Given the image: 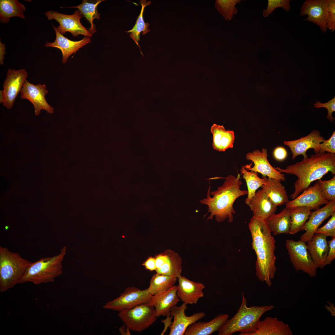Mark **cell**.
<instances>
[{"instance_id":"6da1fadb","label":"cell","mask_w":335,"mask_h":335,"mask_svg":"<svg viewBox=\"0 0 335 335\" xmlns=\"http://www.w3.org/2000/svg\"><path fill=\"white\" fill-rule=\"evenodd\" d=\"M252 239V247L257 256L256 274L261 282L268 287L272 285L276 271L275 251L276 241L266 220L252 217L248 223Z\"/></svg>"},{"instance_id":"7a4b0ae2","label":"cell","mask_w":335,"mask_h":335,"mask_svg":"<svg viewBox=\"0 0 335 335\" xmlns=\"http://www.w3.org/2000/svg\"><path fill=\"white\" fill-rule=\"evenodd\" d=\"M281 173L296 176L297 179L294 184V191L290 198L294 199L301 193L309 186L313 181L321 178L328 172L335 174V154L326 152H319L313 154L310 157L295 164L288 166L285 168H275Z\"/></svg>"},{"instance_id":"3957f363","label":"cell","mask_w":335,"mask_h":335,"mask_svg":"<svg viewBox=\"0 0 335 335\" xmlns=\"http://www.w3.org/2000/svg\"><path fill=\"white\" fill-rule=\"evenodd\" d=\"M223 178L226 180L216 190L210 192L209 185L207 198L200 200V202L208 206V211L206 215L210 213L207 220H212L215 216L218 222H223L228 219L231 223L236 213L233 207L234 202L238 198L248 194V191L240 189L242 182L239 174L236 177L230 175Z\"/></svg>"},{"instance_id":"277c9868","label":"cell","mask_w":335,"mask_h":335,"mask_svg":"<svg viewBox=\"0 0 335 335\" xmlns=\"http://www.w3.org/2000/svg\"><path fill=\"white\" fill-rule=\"evenodd\" d=\"M274 307L273 305L248 307L246 299L242 292V301L237 312L220 328L218 335H232L236 332H240V334L253 332L257 329L262 315Z\"/></svg>"},{"instance_id":"5b68a950","label":"cell","mask_w":335,"mask_h":335,"mask_svg":"<svg viewBox=\"0 0 335 335\" xmlns=\"http://www.w3.org/2000/svg\"><path fill=\"white\" fill-rule=\"evenodd\" d=\"M32 262L7 247H0V290L5 292L19 284Z\"/></svg>"},{"instance_id":"8992f818","label":"cell","mask_w":335,"mask_h":335,"mask_svg":"<svg viewBox=\"0 0 335 335\" xmlns=\"http://www.w3.org/2000/svg\"><path fill=\"white\" fill-rule=\"evenodd\" d=\"M66 247L52 257L40 258L33 263L26 271L19 284L31 282L35 285L54 282L62 273V262L66 254Z\"/></svg>"},{"instance_id":"52a82bcc","label":"cell","mask_w":335,"mask_h":335,"mask_svg":"<svg viewBox=\"0 0 335 335\" xmlns=\"http://www.w3.org/2000/svg\"><path fill=\"white\" fill-rule=\"evenodd\" d=\"M118 316L129 330L139 332L149 327L157 318L154 308L147 302L122 310Z\"/></svg>"},{"instance_id":"ba28073f","label":"cell","mask_w":335,"mask_h":335,"mask_svg":"<svg viewBox=\"0 0 335 335\" xmlns=\"http://www.w3.org/2000/svg\"><path fill=\"white\" fill-rule=\"evenodd\" d=\"M285 246L291 261L297 271L302 270L311 277L316 276L317 268L308 251L306 242L287 239Z\"/></svg>"},{"instance_id":"9c48e42d","label":"cell","mask_w":335,"mask_h":335,"mask_svg":"<svg viewBox=\"0 0 335 335\" xmlns=\"http://www.w3.org/2000/svg\"><path fill=\"white\" fill-rule=\"evenodd\" d=\"M152 295L148 288L141 290L134 287H128L118 297L108 302L103 306L104 308L120 311L148 302Z\"/></svg>"},{"instance_id":"30bf717a","label":"cell","mask_w":335,"mask_h":335,"mask_svg":"<svg viewBox=\"0 0 335 335\" xmlns=\"http://www.w3.org/2000/svg\"><path fill=\"white\" fill-rule=\"evenodd\" d=\"M45 15L48 20L54 19L59 23V25L56 29L63 35L66 32H69L74 37L80 35L90 38L92 36L87 29L81 23L80 20L82 15L78 10H76L71 15L63 14L52 10L46 11Z\"/></svg>"},{"instance_id":"8fae6325","label":"cell","mask_w":335,"mask_h":335,"mask_svg":"<svg viewBox=\"0 0 335 335\" xmlns=\"http://www.w3.org/2000/svg\"><path fill=\"white\" fill-rule=\"evenodd\" d=\"M45 84H33L26 80L20 90V97L22 99L29 100L33 105L35 115L38 116L41 110H46L52 114L54 109L47 102L45 96L48 93Z\"/></svg>"},{"instance_id":"7c38bea8","label":"cell","mask_w":335,"mask_h":335,"mask_svg":"<svg viewBox=\"0 0 335 335\" xmlns=\"http://www.w3.org/2000/svg\"><path fill=\"white\" fill-rule=\"evenodd\" d=\"M28 76V73L24 69L17 70L8 69L3 84L5 97L3 105L7 109H10L13 107Z\"/></svg>"},{"instance_id":"4fadbf2b","label":"cell","mask_w":335,"mask_h":335,"mask_svg":"<svg viewBox=\"0 0 335 335\" xmlns=\"http://www.w3.org/2000/svg\"><path fill=\"white\" fill-rule=\"evenodd\" d=\"M329 201L324 194L319 183L317 181L312 186L306 188L299 195L285 204L286 207L291 209L298 207H306L311 210H317L321 205Z\"/></svg>"},{"instance_id":"5bb4252c","label":"cell","mask_w":335,"mask_h":335,"mask_svg":"<svg viewBox=\"0 0 335 335\" xmlns=\"http://www.w3.org/2000/svg\"><path fill=\"white\" fill-rule=\"evenodd\" d=\"M267 156V150L265 148L262 149L261 151L255 150L252 153H248L246 155V159L253 162L254 165L251 167V164H248L244 167L247 170L259 172L263 176H268L280 181H285L284 174L276 170L270 164L268 160Z\"/></svg>"},{"instance_id":"9a60e30c","label":"cell","mask_w":335,"mask_h":335,"mask_svg":"<svg viewBox=\"0 0 335 335\" xmlns=\"http://www.w3.org/2000/svg\"><path fill=\"white\" fill-rule=\"evenodd\" d=\"M328 0H306L300 9V16L307 15L304 20L316 24L324 33L327 30Z\"/></svg>"},{"instance_id":"2e32d148","label":"cell","mask_w":335,"mask_h":335,"mask_svg":"<svg viewBox=\"0 0 335 335\" xmlns=\"http://www.w3.org/2000/svg\"><path fill=\"white\" fill-rule=\"evenodd\" d=\"M324 140L319 132L315 130L306 136L295 140L284 141V144L290 148L293 159L300 155L306 158L308 156L306 152L309 149H313L315 154L320 152V144Z\"/></svg>"},{"instance_id":"e0dca14e","label":"cell","mask_w":335,"mask_h":335,"mask_svg":"<svg viewBox=\"0 0 335 335\" xmlns=\"http://www.w3.org/2000/svg\"><path fill=\"white\" fill-rule=\"evenodd\" d=\"M187 309V304L184 302L180 306H175L171 308L170 315L174 320L170 327L169 335H184L190 325L205 316L204 312H200L187 316L185 313Z\"/></svg>"},{"instance_id":"ac0fdd59","label":"cell","mask_w":335,"mask_h":335,"mask_svg":"<svg viewBox=\"0 0 335 335\" xmlns=\"http://www.w3.org/2000/svg\"><path fill=\"white\" fill-rule=\"evenodd\" d=\"M177 286L152 295L148 303L154 308L157 317L170 315L171 308L180 301L177 294Z\"/></svg>"},{"instance_id":"d6986e66","label":"cell","mask_w":335,"mask_h":335,"mask_svg":"<svg viewBox=\"0 0 335 335\" xmlns=\"http://www.w3.org/2000/svg\"><path fill=\"white\" fill-rule=\"evenodd\" d=\"M335 211V200L329 201L321 208L311 212L302 230L306 232L300 237V240L306 242L315 233L322 223Z\"/></svg>"},{"instance_id":"ffe728a7","label":"cell","mask_w":335,"mask_h":335,"mask_svg":"<svg viewBox=\"0 0 335 335\" xmlns=\"http://www.w3.org/2000/svg\"><path fill=\"white\" fill-rule=\"evenodd\" d=\"M177 294L183 302L188 304H196L199 299L203 297L204 285L191 280L185 276L177 278Z\"/></svg>"},{"instance_id":"44dd1931","label":"cell","mask_w":335,"mask_h":335,"mask_svg":"<svg viewBox=\"0 0 335 335\" xmlns=\"http://www.w3.org/2000/svg\"><path fill=\"white\" fill-rule=\"evenodd\" d=\"M53 27L56 32V39L53 42H46L44 46L46 47H55L60 49L62 52V61L64 64L67 62L71 55L91 41L90 37H86L79 41L71 40L61 34L55 27Z\"/></svg>"},{"instance_id":"7402d4cb","label":"cell","mask_w":335,"mask_h":335,"mask_svg":"<svg viewBox=\"0 0 335 335\" xmlns=\"http://www.w3.org/2000/svg\"><path fill=\"white\" fill-rule=\"evenodd\" d=\"M327 237L322 233H315L306 242L308 251L317 268L324 267L329 249Z\"/></svg>"},{"instance_id":"603a6c76","label":"cell","mask_w":335,"mask_h":335,"mask_svg":"<svg viewBox=\"0 0 335 335\" xmlns=\"http://www.w3.org/2000/svg\"><path fill=\"white\" fill-rule=\"evenodd\" d=\"M248 205L253 217L265 220L275 213L277 207L262 189L256 192Z\"/></svg>"},{"instance_id":"cb8c5ba5","label":"cell","mask_w":335,"mask_h":335,"mask_svg":"<svg viewBox=\"0 0 335 335\" xmlns=\"http://www.w3.org/2000/svg\"><path fill=\"white\" fill-rule=\"evenodd\" d=\"M239 335H292L289 325L276 317H267L260 321L254 331Z\"/></svg>"},{"instance_id":"d4e9b609","label":"cell","mask_w":335,"mask_h":335,"mask_svg":"<svg viewBox=\"0 0 335 335\" xmlns=\"http://www.w3.org/2000/svg\"><path fill=\"white\" fill-rule=\"evenodd\" d=\"M229 317L227 314H220L209 321L196 322L187 328L184 335H211L218 331Z\"/></svg>"},{"instance_id":"484cf974","label":"cell","mask_w":335,"mask_h":335,"mask_svg":"<svg viewBox=\"0 0 335 335\" xmlns=\"http://www.w3.org/2000/svg\"><path fill=\"white\" fill-rule=\"evenodd\" d=\"M211 131L213 135L212 145L214 149L225 151L233 147L234 140L233 131L226 130L223 126L214 124L211 127Z\"/></svg>"},{"instance_id":"4316f807","label":"cell","mask_w":335,"mask_h":335,"mask_svg":"<svg viewBox=\"0 0 335 335\" xmlns=\"http://www.w3.org/2000/svg\"><path fill=\"white\" fill-rule=\"evenodd\" d=\"M279 181L267 177L262 189L277 206L283 205L289 201L284 187Z\"/></svg>"},{"instance_id":"83f0119b","label":"cell","mask_w":335,"mask_h":335,"mask_svg":"<svg viewBox=\"0 0 335 335\" xmlns=\"http://www.w3.org/2000/svg\"><path fill=\"white\" fill-rule=\"evenodd\" d=\"M266 220L274 235L289 234L291 227L290 209L286 207L280 212L274 213Z\"/></svg>"},{"instance_id":"f1b7e54d","label":"cell","mask_w":335,"mask_h":335,"mask_svg":"<svg viewBox=\"0 0 335 335\" xmlns=\"http://www.w3.org/2000/svg\"><path fill=\"white\" fill-rule=\"evenodd\" d=\"M26 9L25 5L17 0H0V21L8 23L10 18L13 17L25 19L23 12Z\"/></svg>"},{"instance_id":"f546056e","label":"cell","mask_w":335,"mask_h":335,"mask_svg":"<svg viewBox=\"0 0 335 335\" xmlns=\"http://www.w3.org/2000/svg\"><path fill=\"white\" fill-rule=\"evenodd\" d=\"M167 259L165 263L158 270L157 273L173 276L177 278L181 276L182 259L179 254L174 251L168 249L165 251Z\"/></svg>"},{"instance_id":"4dcf8cb0","label":"cell","mask_w":335,"mask_h":335,"mask_svg":"<svg viewBox=\"0 0 335 335\" xmlns=\"http://www.w3.org/2000/svg\"><path fill=\"white\" fill-rule=\"evenodd\" d=\"M105 1L83 0L82 3L78 6L70 7L78 8L83 16L89 21L91 26L88 30L92 34L96 31V27L93 22L94 20L95 19L99 20L100 19V14L98 12L97 6L100 3Z\"/></svg>"},{"instance_id":"1f68e13d","label":"cell","mask_w":335,"mask_h":335,"mask_svg":"<svg viewBox=\"0 0 335 335\" xmlns=\"http://www.w3.org/2000/svg\"><path fill=\"white\" fill-rule=\"evenodd\" d=\"M240 171L247 186L248 196L245 201V203L248 205L257 190L265 184L267 177L263 176L262 178H260L258 176L257 172L252 171H248L244 166L242 167Z\"/></svg>"},{"instance_id":"d6a6232c","label":"cell","mask_w":335,"mask_h":335,"mask_svg":"<svg viewBox=\"0 0 335 335\" xmlns=\"http://www.w3.org/2000/svg\"><path fill=\"white\" fill-rule=\"evenodd\" d=\"M306 207H298L290 209L291 227L289 234H294L302 230L311 212Z\"/></svg>"},{"instance_id":"836d02e7","label":"cell","mask_w":335,"mask_h":335,"mask_svg":"<svg viewBox=\"0 0 335 335\" xmlns=\"http://www.w3.org/2000/svg\"><path fill=\"white\" fill-rule=\"evenodd\" d=\"M177 278L174 276L156 273L152 276L148 288L152 295L168 289L174 285Z\"/></svg>"},{"instance_id":"e575fe53","label":"cell","mask_w":335,"mask_h":335,"mask_svg":"<svg viewBox=\"0 0 335 335\" xmlns=\"http://www.w3.org/2000/svg\"><path fill=\"white\" fill-rule=\"evenodd\" d=\"M140 3L141 6V9L136 24L132 29L127 31L126 32L127 33H130V36L139 47L141 53L143 57L144 55L141 50L138 42L140 40V34L141 32L142 35H143L150 31V30L149 28V24L148 22L145 23L144 22L143 14L145 7L150 5L151 3V2L149 1L146 2V0H141L140 1Z\"/></svg>"},{"instance_id":"d590c367","label":"cell","mask_w":335,"mask_h":335,"mask_svg":"<svg viewBox=\"0 0 335 335\" xmlns=\"http://www.w3.org/2000/svg\"><path fill=\"white\" fill-rule=\"evenodd\" d=\"M241 0H217L215 2L216 9L226 20H230L237 12L236 5Z\"/></svg>"},{"instance_id":"8d00e7d4","label":"cell","mask_w":335,"mask_h":335,"mask_svg":"<svg viewBox=\"0 0 335 335\" xmlns=\"http://www.w3.org/2000/svg\"><path fill=\"white\" fill-rule=\"evenodd\" d=\"M321 189L328 201L335 200V175L328 180H317Z\"/></svg>"},{"instance_id":"74e56055","label":"cell","mask_w":335,"mask_h":335,"mask_svg":"<svg viewBox=\"0 0 335 335\" xmlns=\"http://www.w3.org/2000/svg\"><path fill=\"white\" fill-rule=\"evenodd\" d=\"M290 1V0H268L267 7L263 12V17H267L278 7H281L286 12L289 11L291 8Z\"/></svg>"},{"instance_id":"f35d334b","label":"cell","mask_w":335,"mask_h":335,"mask_svg":"<svg viewBox=\"0 0 335 335\" xmlns=\"http://www.w3.org/2000/svg\"><path fill=\"white\" fill-rule=\"evenodd\" d=\"M331 216L328 222L323 226L318 228L315 233H322L327 237L332 238L335 237V211Z\"/></svg>"},{"instance_id":"ab89813d","label":"cell","mask_w":335,"mask_h":335,"mask_svg":"<svg viewBox=\"0 0 335 335\" xmlns=\"http://www.w3.org/2000/svg\"><path fill=\"white\" fill-rule=\"evenodd\" d=\"M327 28L332 32L335 29V0H328Z\"/></svg>"},{"instance_id":"60d3db41","label":"cell","mask_w":335,"mask_h":335,"mask_svg":"<svg viewBox=\"0 0 335 335\" xmlns=\"http://www.w3.org/2000/svg\"><path fill=\"white\" fill-rule=\"evenodd\" d=\"M314 106L317 108L322 107L326 108L328 110L327 119L330 122L334 120V118L332 116V114L335 111V96L328 102L325 103H322L320 101H316V103L314 104Z\"/></svg>"},{"instance_id":"b9f144b4","label":"cell","mask_w":335,"mask_h":335,"mask_svg":"<svg viewBox=\"0 0 335 335\" xmlns=\"http://www.w3.org/2000/svg\"><path fill=\"white\" fill-rule=\"evenodd\" d=\"M320 152L335 154V132L328 140H324L320 145Z\"/></svg>"},{"instance_id":"7bdbcfd3","label":"cell","mask_w":335,"mask_h":335,"mask_svg":"<svg viewBox=\"0 0 335 335\" xmlns=\"http://www.w3.org/2000/svg\"><path fill=\"white\" fill-rule=\"evenodd\" d=\"M328 250L324 264V266L331 264L335 258V237L328 241Z\"/></svg>"},{"instance_id":"ee69618b","label":"cell","mask_w":335,"mask_h":335,"mask_svg":"<svg viewBox=\"0 0 335 335\" xmlns=\"http://www.w3.org/2000/svg\"><path fill=\"white\" fill-rule=\"evenodd\" d=\"M274 156L276 159L281 161L284 160L287 156L286 150L282 147L279 146L275 149L274 151Z\"/></svg>"},{"instance_id":"f6af8a7d","label":"cell","mask_w":335,"mask_h":335,"mask_svg":"<svg viewBox=\"0 0 335 335\" xmlns=\"http://www.w3.org/2000/svg\"><path fill=\"white\" fill-rule=\"evenodd\" d=\"M145 268L150 271L155 270L156 269L155 257H149L142 264Z\"/></svg>"},{"instance_id":"bcb514c9","label":"cell","mask_w":335,"mask_h":335,"mask_svg":"<svg viewBox=\"0 0 335 335\" xmlns=\"http://www.w3.org/2000/svg\"><path fill=\"white\" fill-rule=\"evenodd\" d=\"M154 257L156 267V271L159 269L165 263L167 259V255L164 251L163 253L156 255Z\"/></svg>"},{"instance_id":"7dc6e473","label":"cell","mask_w":335,"mask_h":335,"mask_svg":"<svg viewBox=\"0 0 335 335\" xmlns=\"http://www.w3.org/2000/svg\"><path fill=\"white\" fill-rule=\"evenodd\" d=\"M5 45L0 41V64L2 65L4 64V56L5 54Z\"/></svg>"},{"instance_id":"c3c4849f","label":"cell","mask_w":335,"mask_h":335,"mask_svg":"<svg viewBox=\"0 0 335 335\" xmlns=\"http://www.w3.org/2000/svg\"><path fill=\"white\" fill-rule=\"evenodd\" d=\"M327 303L329 305L328 306L327 305H325V307L327 310L328 312H330L331 314V315L333 317L335 316V307L334 304L330 302H327Z\"/></svg>"},{"instance_id":"681fc988","label":"cell","mask_w":335,"mask_h":335,"mask_svg":"<svg viewBox=\"0 0 335 335\" xmlns=\"http://www.w3.org/2000/svg\"><path fill=\"white\" fill-rule=\"evenodd\" d=\"M5 95L3 90L0 91V103L3 104L5 101Z\"/></svg>"}]
</instances>
